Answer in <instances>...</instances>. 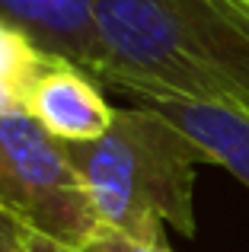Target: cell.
Instances as JSON below:
<instances>
[{
    "label": "cell",
    "instance_id": "277c9868",
    "mask_svg": "<svg viewBox=\"0 0 249 252\" xmlns=\"http://www.w3.org/2000/svg\"><path fill=\"white\" fill-rule=\"evenodd\" d=\"M102 86L124 93L134 105L160 112L163 118L176 125L182 134H188L214 166L230 169L233 176L249 189V115L230 105H214L201 99H188L179 93H169L163 86L144 83V80H124V77H109Z\"/></svg>",
    "mask_w": 249,
    "mask_h": 252
},
{
    "label": "cell",
    "instance_id": "ba28073f",
    "mask_svg": "<svg viewBox=\"0 0 249 252\" xmlns=\"http://www.w3.org/2000/svg\"><path fill=\"white\" fill-rule=\"evenodd\" d=\"M87 249L90 252H173L169 246H144V243L128 240V236L115 233V230H102Z\"/></svg>",
    "mask_w": 249,
    "mask_h": 252
},
{
    "label": "cell",
    "instance_id": "8992f818",
    "mask_svg": "<svg viewBox=\"0 0 249 252\" xmlns=\"http://www.w3.org/2000/svg\"><path fill=\"white\" fill-rule=\"evenodd\" d=\"M0 19L19 26L42 51L99 77L102 42L96 0H0Z\"/></svg>",
    "mask_w": 249,
    "mask_h": 252
},
{
    "label": "cell",
    "instance_id": "7c38bea8",
    "mask_svg": "<svg viewBox=\"0 0 249 252\" xmlns=\"http://www.w3.org/2000/svg\"><path fill=\"white\" fill-rule=\"evenodd\" d=\"M19 252H23V249H19Z\"/></svg>",
    "mask_w": 249,
    "mask_h": 252
},
{
    "label": "cell",
    "instance_id": "5b68a950",
    "mask_svg": "<svg viewBox=\"0 0 249 252\" xmlns=\"http://www.w3.org/2000/svg\"><path fill=\"white\" fill-rule=\"evenodd\" d=\"M115 109L102 96L99 80L64 58H48L26 99V115L64 144L99 141L112 128Z\"/></svg>",
    "mask_w": 249,
    "mask_h": 252
},
{
    "label": "cell",
    "instance_id": "52a82bcc",
    "mask_svg": "<svg viewBox=\"0 0 249 252\" xmlns=\"http://www.w3.org/2000/svg\"><path fill=\"white\" fill-rule=\"evenodd\" d=\"M48 51H42L19 26L0 19V115L26 112L32 83L48 64Z\"/></svg>",
    "mask_w": 249,
    "mask_h": 252
},
{
    "label": "cell",
    "instance_id": "8fae6325",
    "mask_svg": "<svg viewBox=\"0 0 249 252\" xmlns=\"http://www.w3.org/2000/svg\"><path fill=\"white\" fill-rule=\"evenodd\" d=\"M240 3H246V6H249V0H240Z\"/></svg>",
    "mask_w": 249,
    "mask_h": 252
},
{
    "label": "cell",
    "instance_id": "30bf717a",
    "mask_svg": "<svg viewBox=\"0 0 249 252\" xmlns=\"http://www.w3.org/2000/svg\"><path fill=\"white\" fill-rule=\"evenodd\" d=\"M0 252H19V227L0 211Z\"/></svg>",
    "mask_w": 249,
    "mask_h": 252
},
{
    "label": "cell",
    "instance_id": "3957f363",
    "mask_svg": "<svg viewBox=\"0 0 249 252\" xmlns=\"http://www.w3.org/2000/svg\"><path fill=\"white\" fill-rule=\"evenodd\" d=\"M0 211L26 233L87 249L102 233L64 141L26 112L0 115Z\"/></svg>",
    "mask_w": 249,
    "mask_h": 252
},
{
    "label": "cell",
    "instance_id": "6da1fadb",
    "mask_svg": "<svg viewBox=\"0 0 249 252\" xmlns=\"http://www.w3.org/2000/svg\"><path fill=\"white\" fill-rule=\"evenodd\" d=\"M102 70L249 115V6L240 0H96Z\"/></svg>",
    "mask_w": 249,
    "mask_h": 252
},
{
    "label": "cell",
    "instance_id": "9c48e42d",
    "mask_svg": "<svg viewBox=\"0 0 249 252\" xmlns=\"http://www.w3.org/2000/svg\"><path fill=\"white\" fill-rule=\"evenodd\" d=\"M19 249H23V252H90V249L61 246V243H51V240H45V236L26 233V230H19Z\"/></svg>",
    "mask_w": 249,
    "mask_h": 252
},
{
    "label": "cell",
    "instance_id": "7a4b0ae2",
    "mask_svg": "<svg viewBox=\"0 0 249 252\" xmlns=\"http://www.w3.org/2000/svg\"><path fill=\"white\" fill-rule=\"evenodd\" d=\"M96 217L144 246H169L166 227L195 236V169L208 154L147 105L115 109L99 141L67 144Z\"/></svg>",
    "mask_w": 249,
    "mask_h": 252
}]
</instances>
